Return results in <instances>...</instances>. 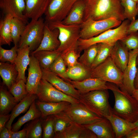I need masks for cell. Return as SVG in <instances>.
I'll return each mask as SVG.
<instances>
[{
	"instance_id": "1",
	"label": "cell",
	"mask_w": 138,
	"mask_h": 138,
	"mask_svg": "<svg viewBox=\"0 0 138 138\" xmlns=\"http://www.w3.org/2000/svg\"><path fill=\"white\" fill-rule=\"evenodd\" d=\"M84 21L115 18L123 21L125 19L123 8L119 0H84Z\"/></svg>"
},
{
	"instance_id": "2",
	"label": "cell",
	"mask_w": 138,
	"mask_h": 138,
	"mask_svg": "<svg viewBox=\"0 0 138 138\" xmlns=\"http://www.w3.org/2000/svg\"><path fill=\"white\" fill-rule=\"evenodd\" d=\"M107 85L114 97L113 113L131 123L135 122L138 119V101L115 84L107 82Z\"/></svg>"
},
{
	"instance_id": "3",
	"label": "cell",
	"mask_w": 138,
	"mask_h": 138,
	"mask_svg": "<svg viewBox=\"0 0 138 138\" xmlns=\"http://www.w3.org/2000/svg\"><path fill=\"white\" fill-rule=\"evenodd\" d=\"M108 89L95 90L80 94L78 100L91 112L101 117L113 113L109 101Z\"/></svg>"
},
{
	"instance_id": "4",
	"label": "cell",
	"mask_w": 138,
	"mask_h": 138,
	"mask_svg": "<svg viewBox=\"0 0 138 138\" xmlns=\"http://www.w3.org/2000/svg\"><path fill=\"white\" fill-rule=\"evenodd\" d=\"M51 29H58L60 44L57 49L63 55L68 52L77 49V43L80 38V25H65L61 21H48Z\"/></svg>"
},
{
	"instance_id": "5",
	"label": "cell",
	"mask_w": 138,
	"mask_h": 138,
	"mask_svg": "<svg viewBox=\"0 0 138 138\" xmlns=\"http://www.w3.org/2000/svg\"><path fill=\"white\" fill-rule=\"evenodd\" d=\"M130 21L125 19L118 27L108 30L99 35L87 39L80 38L77 43V49L80 52L88 47L95 44L106 43L114 45L118 40L127 35L128 27Z\"/></svg>"
},
{
	"instance_id": "6",
	"label": "cell",
	"mask_w": 138,
	"mask_h": 138,
	"mask_svg": "<svg viewBox=\"0 0 138 138\" xmlns=\"http://www.w3.org/2000/svg\"><path fill=\"white\" fill-rule=\"evenodd\" d=\"M45 21L42 17L37 20H32L26 25L21 35L18 48L29 47L30 51L35 50L39 47L43 34Z\"/></svg>"
},
{
	"instance_id": "7",
	"label": "cell",
	"mask_w": 138,
	"mask_h": 138,
	"mask_svg": "<svg viewBox=\"0 0 138 138\" xmlns=\"http://www.w3.org/2000/svg\"><path fill=\"white\" fill-rule=\"evenodd\" d=\"M91 77L114 84L121 89L123 88V73L117 66L110 56L91 69Z\"/></svg>"
},
{
	"instance_id": "8",
	"label": "cell",
	"mask_w": 138,
	"mask_h": 138,
	"mask_svg": "<svg viewBox=\"0 0 138 138\" xmlns=\"http://www.w3.org/2000/svg\"><path fill=\"white\" fill-rule=\"evenodd\" d=\"M122 21L113 18L100 20L88 19L80 25V38L87 39L119 26Z\"/></svg>"
},
{
	"instance_id": "9",
	"label": "cell",
	"mask_w": 138,
	"mask_h": 138,
	"mask_svg": "<svg viewBox=\"0 0 138 138\" xmlns=\"http://www.w3.org/2000/svg\"><path fill=\"white\" fill-rule=\"evenodd\" d=\"M36 94L39 100L42 102H54L66 101L72 104L79 102L78 99L58 90L42 78L40 81Z\"/></svg>"
},
{
	"instance_id": "10",
	"label": "cell",
	"mask_w": 138,
	"mask_h": 138,
	"mask_svg": "<svg viewBox=\"0 0 138 138\" xmlns=\"http://www.w3.org/2000/svg\"><path fill=\"white\" fill-rule=\"evenodd\" d=\"M77 0H49L44 13L45 21H62Z\"/></svg>"
},
{
	"instance_id": "11",
	"label": "cell",
	"mask_w": 138,
	"mask_h": 138,
	"mask_svg": "<svg viewBox=\"0 0 138 138\" xmlns=\"http://www.w3.org/2000/svg\"><path fill=\"white\" fill-rule=\"evenodd\" d=\"M64 112L72 121L83 125L93 123L103 118L93 113L79 102L71 104Z\"/></svg>"
},
{
	"instance_id": "12",
	"label": "cell",
	"mask_w": 138,
	"mask_h": 138,
	"mask_svg": "<svg viewBox=\"0 0 138 138\" xmlns=\"http://www.w3.org/2000/svg\"><path fill=\"white\" fill-rule=\"evenodd\" d=\"M129 52L128 64L123 72V88L121 90L132 95L135 89L134 82L137 70L138 49L129 51Z\"/></svg>"
},
{
	"instance_id": "13",
	"label": "cell",
	"mask_w": 138,
	"mask_h": 138,
	"mask_svg": "<svg viewBox=\"0 0 138 138\" xmlns=\"http://www.w3.org/2000/svg\"><path fill=\"white\" fill-rule=\"evenodd\" d=\"M41 68L42 79L46 80L58 90L78 99L80 94L72 84L65 81L49 69Z\"/></svg>"
},
{
	"instance_id": "14",
	"label": "cell",
	"mask_w": 138,
	"mask_h": 138,
	"mask_svg": "<svg viewBox=\"0 0 138 138\" xmlns=\"http://www.w3.org/2000/svg\"><path fill=\"white\" fill-rule=\"evenodd\" d=\"M29 65L26 88L29 94H36L39 84L42 78V68L38 60L32 54L30 56Z\"/></svg>"
},
{
	"instance_id": "15",
	"label": "cell",
	"mask_w": 138,
	"mask_h": 138,
	"mask_svg": "<svg viewBox=\"0 0 138 138\" xmlns=\"http://www.w3.org/2000/svg\"><path fill=\"white\" fill-rule=\"evenodd\" d=\"M54 138H97L96 135L84 125L72 121L61 132L54 135Z\"/></svg>"
},
{
	"instance_id": "16",
	"label": "cell",
	"mask_w": 138,
	"mask_h": 138,
	"mask_svg": "<svg viewBox=\"0 0 138 138\" xmlns=\"http://www.w3.org/2000/svg\"><path fill=\"white\" fill-rule=\"evenodd\" d=\"M0 8L4 15L10 14L28 24V18L24 15V0H0Z\"/></svg>"
},
{
	"instance_id": "17",
	"label": "cell",
	"mask_w": 138,
	"mask_h": 138,
	"mask_svg": "<svg viewBox=\"0 0 138 138\" xmlns=\"http://www.w3.org/2000/svg\"><path fill=\"white\" fill-rule=\"evenodd\" d=\"M59 31L57 29H51L45 21L43 37L38 48L31 53L41 50L53 51L57 50L60 44L58 37Z\"/></svg>"
},
{
	"instance_id": "18",
	"label": "cell",
	"mask_w": 138,
	"mask_h": 138,
	"mask_svg": "<svg viewBox=\"0 0 138 138\" xmlns=\"http://www.w3.org/2000/svg\"><path fill=\"white\" fill-rule=\"evenodd\" d=\"M66 82L72 84L80 94L95 90L108 89L107 82L96 78L90 77L82 81L69 79Z\"/></svg>"
},
{
	"instance_id": "19",
	"label": "cell",
	"mask_w": 138,
	"mask_h": 138,
	"mask_svg": "<svg viewBox=\"0 0 138 138\" xmlns=\"http://www.w3.org/2000/svg\"><path fill=\"white\" fill-rule=\"evenodd\" d=\"M24 14L28 19L37 20L42 17L48 6L49 0H24Z\"/></svg>"
},
{
	"instance_id": "20",
	"label": "cell",
	"mask_w": 138,
	"mask_h": 138,
	"mask_svg": "<svg viewBox=\"0 0 138 138\" xmlns=\"http://www.w3.org/2000/svg\"><path fill=\"white\" fill-rule=\"evenodd\" d=\"M84 125L94 133L98 138H116L111 123L106 117H103L93 123Z\"/></svg>"
},
{
	"instance_id": "21",
	"label": "cell",
	"mask_w": 138,
	"mask_h": 138,
	"mask_svg": "<svg viewBox=\"0 0 138 138\" xmlns=\"http://www.w3.org/2000/svg\"><path fill=\"white\" fill-rule=\"evenodd\" d=\"M129 51L121 41L115 44L110 56L117 66L122 72L126 68L129 60Z\"/></svg>"
},
{
	"instance_id": "22",
	"label": "cell",
	"mask_w": 138,
	"mask_h": 138,
	"mask_svg": "<svg viewBox=\"0 0 138 138\" xmlns=\"http://www.w3.org/2000/svg\"><path fill=\"white\" fill-rule=\"evenodd\" d=\"M106 118L110 122L116 138L125 136L134 128L133 123L130 122L113 113Z\"/></svg>"
},
{
	"instance_id": "23",
	"label": "cell",
	"mask_w": 138,
	"mask_h": 138,
	"mask_svg": "<svg viewBox=\"0 0 138 138\" xmlns=\"http://www.w3.org/2000/svg\"><path fill=\"white\" fill-rule=\"evenodd\" d=\"M30 51L28 46L18 48L17 55L14 63L16 69L18 73L16 82L22 79L25 83L26 82L25 73L27 67L29 63L30 56H29V54Z\"/></svg>"
},
{
	"instance_id": "24",
	"label": "cell",
	"mask_w": 138,
	"mask_h": 138,
	"mask_svg": "<svg viewBox=\"0 0 138 138\" xmlns=\"http://www.w3.org/2000/svg\"><path fill=\"white\" fill-rule=\"evenodd\" d=\"M85 5L84 0H77L67 15L62 21L65 25H81L84 22Z\"/></svg>"
},
{
	"instance_id": "25",
	"label": "cell",
	"mask_w": 138,
	"mask_h": 138,
	"mask_svg": "<svg viewBox=\"0 0 138 138\" xmlns=\"http://www.w3.org/2000/svg\"><path fill=\"white\" fill-rule=\"evenodd\" d=\"M36 103L41 112V117L43 118L64 111L71 104L66 101L47 102H41L39 100L36 102Z\"/></svg>"
},
{
	"instance_id": "26",
	"label": "cell",
	"mask_w": 138,
	"mask_h": 138,
	"mask_svg": "<svg viewBox=\"0 0 138 138\" xmlns=\"http://www.w3.org/2000/svg\"><path fill=\"white\" fill-rule=\"evenodd\" d=\"M38 99L36 94H28L18 103L13 108L10 119L5 126L11 130L12 124L14 119L21 114L25 112L36 99Z\"/></svg>"
},
{
	"instance_id": "27",
	"label": "cell",
	"mask_w": 138,
	"mask_h": 138,
	"mask_svg": "<svg viewBox=\"0 0 138 138\" xmlns=\"http://www.w3.org/2000/svg\"><path fill=\"white\" fill-rule=\"evenodd\" d=\"M18 74L14 64L0 62V76L3 82L8 89L16 82Z\"/></svg>"
},
{
	"instance_id": "28",
	"label": "cell",
	"mask_w": 138,
	"mask_h": 138,
	"mask_svg": "<svg viewBox=\"0 0 138 138\" xmlns=\"http://www.w3.org/2000/svg\"><path fill=\"white\" fill-rule=\"evenodd\" d=\"M39 62L41 68L49 69L50 66L61 53L57 49L53 51L41 50L31 53Z\"/></svg>"
},
{
	"instance_id": "29",
	"label": "cell",
	"mask_w": 138,
	"mask_h": 138,
	"mask_svg": "<svg viewBox=\"0 0 138 138\" xmlns=\"http://www.w3.org/2000/svg\"><path fill=\"white\" fill-rule=\"evenodd\" d=\"M91 68L78 62L74 66L67 67V74L70 79L82 81L90 77Z\"/></svg>"
},
{
	"instance_id": "30",
	"label": "cell",
	"mask_w": 138,
	"mask_h": 138,
	"mask_svg": "<svg viewBox=\"0 0 138 138\" xmlns=\"http://www.w3.org/2000/svg\"><path fill=\"white\" fill-rule=\"evenodd\" d=\"M35 100L30 106L28 110L12 126L11 130L14 132L19 130L22 126L30 121L41 117V113L37 108Z\"/></svg>"
},
{
	"instance_id": "31",
	"label": "cell",
	"mask_w": 138,
	"mask_h": 138,
	"mask_svg": "<svg viewBox=\"0 0 138 138\" xmlns=\"http://www.w3.org/2000/svg\"><path fill=\"white\" fill-rule=\"evenodd\" d=\"M9 91L2 86L0 88V114H6L18 103Z\"/></svg>"
},
{
	"instance_id": "32",
	"label": "cell",
	"mask_w": 138,
	"mask_h": 138,
	"mask_svg": "<svg viewBox=\"0 0 138 138\" xmlns=\"http://www.w3.org/2000/svg\"><path fill=\"white\" fill-rule=\"evenodd\" d=\"M13 17L10 14L4 15L0 21V45H10L13 42L11 30V23Z\"/></svg>"
},
{
	"instance_id": "33",
	"label": "cell",
	"mask_w": 138,
	"mask_h": 138,
	"mask_svg": "<svg viewBox=\"0 0 138 138\" xmlns=\"http://www.w3.org/2000/svg\"><path fill=\"white\" fill-rule=\"evenodd\" d=\"M98 50L95 60L91 68H94L101 64L110 56L114 45L106 43L97 44Z\"/></svg>"
},
{
	"instance_id": "34",
	"label": "cell",
	"mask_w": 138,
	"mask_h": 138,
	"mask_svg": "<svg viewBox=\"0 0 138 138\" xmlns=\"http://www.w3.org/2000/svg\"><path fill=\"white\" fill-rule=\"evenodd\" d=\"M43 120L40 117L30 121L25 127L27 138H41L43 134Z\"/></svg>"
},
{
	"instance_id": "35",
	"label": "cell",
	"mask_w": 138,
	"mask_h": 138,
	"mask_svg": "<svg viewBox=\"0 0 138 138\" xmlns=\"http://www.w3.org/2000/svg\"><path fill=\"white\" fill-rule=\"evenodd\" d=\"M27 23L17 18L13 17L11 23V30L13 42L15 45L18 46L21 37Z\"/></svg>"
},
{
	"instance_id": "36",
	"label": "cell",
	"mask_w": 138,
	"mask_h": 138,
	"mask_svg": "<svg viewBox=\"0 0 138 138\" xmlns=\"http://www.w3.org/2000/svg\"><path fill=\"white\" fill-rule=\"evenodd\" d=\"M25 83L23 80L20 79L13 84L9 89L17 103L29 94Z\"/></svg>"
},
{
	"instance_id": "37",
	"label": "cell",
	"mask_w": 138,
	"mask_h": 138,
	"mask_svg": "<svg viewBox=\"0 0 138 138\" xmlns=\"http://www.w3.org/2000/svg\"><path fill=\"white\" fill-rule=\"evenodd\" d=\"M97 50V44L91 45L84 49L83 53L79 58V62L91 68L96 57Z\"/></svg>"
},
{
	"instance_id": "38",
	"label": "cell",
	"mask_w": 138,
	"mask_h": 138,
	"mask_svg": "<svg viewBox=\"0 0 138 138\" xmlns=\"http://www.w3.org/2000/svg\"><path fill=\"white\" fill-rule=\"evenodd\" d=\"M53 115L54 117V135L62 131L72 120L64 111Z\"/></svg>"
},
{
	"instance_id": "39",
	"label": "cell",
	"mask_w": 138,
	"mask_h": 138,
	"mask_svg": "<svg viewBox=\"0 0 138 138\" xmlns=\"http://www.w3.org/2000/svg\"><path fill=\"white\" fill-rule=\"evenodd\" d=\"M66 66L61 54L51 65L49 69L67 81L69 79L67 74Z\"/></svg>"
},
{
	"instance_id": "40",
	"label": "cell",
	"mask_w": 138,
	"mask_h": 138,
	"mask_svg": "<svg viewBox=\"0 0 138 138\" xmlns=\"http://www.w3.org/2000/svg\"><path fill=\"white\" fill-rule=\"evenodd\" d=\"M123 8L124 14L125 19L130 21L136 19L138 14L137 2L132 0H123L121 2Z\"/></svg>"
},
{
	"instance_id": "41",
	"label": "cell",
	"mask_w": 138,
	"mask_h": 138,
	"mask_svg": "<svg viewBox=\"0 0 138 138\" xmlns=\"http://www.w3.org/2000/svg\"><path fill=\"white\" fill-rule=\"evenodd\" d=\"M17 45H14L10 49L6 50L0 46V60L1 62L8 61L14 64L17 55Z\"/></svg>"
},
{
	"instance_id": "42",
	"label": "cell",
	"mask_w": 138,
	"mask_h": 138,
	"mask_svg": "<svg viewBox=\"0 0 138 138\" xmlns=\"http://www.w3.org/2000/svg\"><path fill=\"white\" fill-rule=\"evenodd\" d=\"M43 138L53 137L54 135V117L53 115L47 116L42 121Z\"/></svg>"
},
{
	"instance_id": "43",
	"label": "cell",
	"mask_w": 138,
	"mask_h": 138,
	"mask_svg": "<svg viewBox=\"0 0 138 138\" xmlns=\"http://www.w3.org/2000/svg\"><path fill=\"white\" fill-rule=\"evenodd\" d=\"M129 51L138 49V31L128 34L119 40Z\"/></svg>"
},
{
	"instance_id": "44",
	"label": "cell",
	"mask_w": 138,
	"mask_h": 138,
	"mask_svg": "<svg viewBox=\"0 0 138 138\" xmlns=\"http://www.w3.org/2000/svg\"><path fill=\"white\" fill-rule=\"evenodd\" d=\"M80 53L76 49L71 50L63 55H61L66 66L69 67L74 66L78 62V60L80 56Z\"/></svg>"
},
{
	"instance_id": "45",
	"label": "cell",
	"mask_w": 138,
	"mask_h": 138,
	"mask_svg": "<svg viewBox=\"0 0 138 138\" xmlns=\"http://www.w3.org/2000/svg\"><path fill=\"white\" fill-rule=\"evenodd\" d=\"M11 138H27V133L24 127L22 130L16 132L11 131Z\"/></svg>"
},
{
	"instance_id": "46",
	"label": "cell",
	"mask_w": 138,
	"mask_h": 138,
	"mask_svg": "<svg viewBox=\"0 0 138 138\" xmlns=\"http://www.w3.org/2000/svg\"><path fill=\"white\" fill-rule=\"evenodd\" d=\"M138 31V18L130 21L128 27L127 32L128 34L131 33Z\"/></svg>"
},
{
	"instance_id": "47",
	"label": "cell",
	"mask_w": 138,
	"mask_h": 138,
	"mask_svg": "<svg viewBox=\"0 0 138 138\" xmlns=\"http://www.w3.org/2000/svg\"><path fill=\"white\" fill-rule=\"evenodd\" d=\"M11 114H0V131L5 126Z\"/></svg>"
},
{
	"instance_id": "48",
	"label": "cell",
	"mask_w": 138,
	"mask_h": 138,
	"mask_svg": "<svg viewBox=\"0 0 138 138\" xmlns=\"http://www.w3.org/2000/svg\"><path fill=\"white\" fill-rule=\"evenodd\" d=\"M11 131L5 126L0 131V138H11Z\"/></svg>"
},
{
	"instance_id": "49",
	"label": "cell",
	"mask_w": 138,
	"mask_h": 138,
	"mask_svg": "<svg viewBox=\"0 0 138 138\" xmlns=\"http://www.w3.org/2000/svg\"><path fill=\"white\" fill-rule=\"evenodd\" d=\"M125 137L127 138H138V128L134 129Z\"/></svg>"
},
{
	"instance_id": "50",
	"label": "cell",
	"mask_w": 138,
	"mask_h": 138,
	"mask_svg": "<svg viewBox=\"0 0 138 138\" xmlns=\"http://www.w3.org/2000/svg\"><path fill=\"white\" fill-rule=\"evenodd\" d=\"M134 85L135 89H138V64L137 65L136 73L134 82Z\"/></svg>"
},
{
	"instance_id": "51",
	"label": "cell",
	"mask_w": 138,
	"mask_h": 138,
	"mask_svg": "<svg viewBox=\"0 0 138 138\" xmlns=\"http://www.w3.org/2000/svg\"><path fill=\"white\" fill-rule=\"evenodd\" d=\"M132 95L138 102V89H135L133 92Z\"/></svg>"
},
{
	"instance_id": "52",
	"label": "cell",
	"mask_w": 138,
	"mask_h": 138,
	"mask_svg": "<svg viewBox=\"0 0 138 138\" xmlns=\"http://www.w3.org/2000/svg\"><path fill=\"white\" fill-rule=\"evenodd\" d=\"M134 129L138 128V119L135 122L133 123Z\"/></svg>"
},
{
	"instance_id": "53",
	"label": "cell",
	"mask_w": 138,
	"mask_h": 138,
	"mask_svg": "<svg viewBox=\"0 0 138 138\" xmlns=\"http://www.w3.org/2000/svg\"><path fill=\"white\" fill-rule=\"evenodd\" d=\"M136 63L137 65L138 64V55L137 56V59H136Z\"/></svg>"
},
{
	"instance_id": "54",
	"label": "cell",
	"mask_w": 138,
	"mask_h": 138,
	"mask_svg": "<svg viewBox=\"0 0 138 138\" xmlns=\"http://www.w3.org/2000/svg\"><path fill=\"white\" fill-rule=\"evenodd\" d=\"M137 7L138 13V1L137 2Z\"/></svg>"
},
{
	"instance_id": "55",
	"label": "cell",
	"mask_w": 138,
	"mask_h": 138,
	"mask_svg": "<svg viewBox=\"0 0 138 138\" xmlns=\"http://www.w3.org/2000/svg\"><path fill=\"white\" fill-rule=\"evenodd\" d=\"M136 2H137L138 1V0H132Z\"/></svg>"
},
{
	"instance_id": "56",
	"label": "cell",
	"mask_w": 138,
	"mask_h": 138,
	"mask_svg": "<svg viewBox=\"0 0 138 138\" xmlns=\"http://www.w3.org/2000/svg\"><path fill=\"white\" fill-rule=\"evenodd\" d=\"M120 2H121V1H122L123 0H119Z\"/></svg>"
}]
</instances>
